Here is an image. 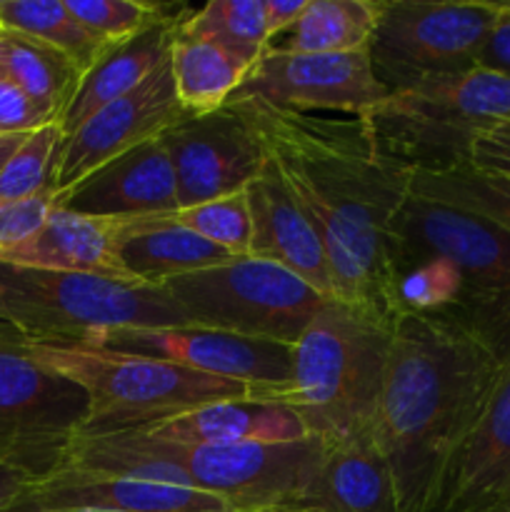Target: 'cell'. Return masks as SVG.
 <instances>
[{
  "label": "cell",
  "mask_w": 510,
  "mask_h": 512,
  "mask_svg": "<svg viewBox=\"0 0 510 512\" xmlns=\"http://www.w3.org/2000/svg\"><path fill=\"white\" fill-rule=\"evenodd\" d=\"M178 30L213 40L253 65L270 45L265 0H210L200 10L180 15Z\"/></svg>",
  "instance_id": "cell-30"
},
{
  "label": "cell",
  "mask_w": 510,
  "mask_h": 512,
  "mask_svg": "<svg viewBox=\"0 0 510 512\" xmlns=\"http://www.w3.org/2000/svg\"><path fill=\"white\" fill-rule=\"evenodd\" d=\"M85 348L148 355L215 378L235 380L250 388L248 400H260L263 395L283 388L293 373V345L243 338L198 325L110 330Z\"/></svg>",
  "instance_id": "cell-12"
},
{
  "label": "cell",
  "mask_w": 510,
  "mask_h": 512,
  "mask_svg": "<svg viewBox=\"0 0 510 512\" xmlns=\"http://www.w3.org/2000/svg\"><path fill=\"white\" fill-rule=\"evenodd\" d=\"M505 355L463 315L398 318L370 435L400 512H440L455 455L483 415Z\"/></svg>",
  "instance_id": "cell-2"
},
{
  "label": "cell",
  "mask_w": 510,
  "mask_h": 512,
  "mask_svg": "<svg viewBox=\"0 0 510 512\" xmlns=\"http://www.w3.org/2000/svg\"><path fill=\"white\" fill-rule=\"evenodd\" d=\"M0 323L33 343L93 345L110 330L183 328L190 320L158 285L0 263Z\"/></svg>",
  "instance_id": "cell-6"
},
{
  "label": "cell",
  "mask_w": 510,
  "mask_h": 512,
  "mask_svg": "<svg viewBox=\"0 0 510 512\" xmlns=\"http://www.w3.org/2000/svg\"><path fill=\"white\" fill-rule=\"evenodd\" d=\"M0 70L55 120L63 118L65 108L83 80V70L68 55L28 35L3 28H0Z\"/></svg>",
  "instance_id": "cell-27"
},
{
  "label": "cell",
  "mask_w": 510,
  "mask_h": 512,
  "mask_svg": "<svg viewBox=\"0 0 510 512\" xmlns=\"http://www.w3.org/2000/svg\"><path fill=\"white\" fill-rule=\"evenodd\" d=\"M475 65L495 70V73L510 75V3H505L503 15L498 18L488 40H485Z\"/></svg>",
  "instance_id": "cell-37"
},
{
  "label": "cell",
  "mask_w": 510,
  "mask_h": 512,
  "mask_svg": "<svg viewBox=\"0 0 510 512\" xmlns=\"http://www.w3.org/2000/svg\"><path fill=\"white\" fill-rule=\"evenodd\" d=\"M55 208H58V195L53 188L43 190L33 198L0 203V255L33 238Z\"/></svg>",
  "instance_id": "cell-34"
},
{
  "label": "cell",
  "mask_w": 510,
  "mask_h": 512,
  "mask_svg": "<svg viewBox=\"0 0 510 512\" xmlns=\"http://www.w3.org/2000/svg\"><path fill=\"white\" fill-rule=\"evenodd\" d=\"M160 288L190 325L295 345L328 298L273 260L240 255L168 280Z\"/></svg>",
  "instance_id": "cell-7"
},
{
  "label": "cell",
  "mask_w": 510,
  "mask_h": 512,
  "mask_svg": "<svg viewBox=\"0 0 510 512\" xmlns=\"http://www.w3.org/2000/svg\"><path fill=\"white\" fill-rule=\"evenodd\" d=\"M170 223L200 235L208 243L228 250L230 255H250V240H253V223H250L248 195L233 193L225 198L208 200V203L178 208L168 213Z\"/></svg>",
  "instance_id": "cell-32"
},
{
  "label": "cell",
  "mask_w": 510,
  "mask_h": 512,
  "mask_svg": "<svg viewBox=\"0 0 510 512\" xmlns=\"http://www.w3.org/2000/svg\"><path fill=\"white\" fill-rule=\"evenodd\" d=\"M0 28L60 50L83 75L108 50L75 20L65 0H0Z\"/></svg>",
  "instance_id": "cell-29"
},
{
  "label": "cell",
  "mask_w": 510,
  "mask_h": 512,
  "mask_svg": "<svg viewBox=\"0 0 510 512\" xmlns=\"http://www.w3.org/2000/svg\"><path fill=\"white\" fill-rule=\"evenodd\" d=\"M178 20L180 15H160L138 35L110 45L95 60L93 68L80 80L63 118L58 120L63 138L73 133L78 125H83L90 115L98 113L100 108L138 88L148 75H153L170 58Z\"/></svg>",
  "instance_id": "cell-22"
},
{
  "label": "cell",
  "mask_w": 510,
  "mask_h": 512,
  "mask_svg": "<svg viewBox=\"0 0 510 512\" xmlns=\"http://www.w3.org/2000/svg\"><path fill=\"white\" fill-rule=\"evenodd\" d=\"M63 512H108V510H63Z\"/></svg>",
  "instance_id": "cell-42"
},
{
  "label": "cell",
  "mask_w": 510,
  "mask_h": 512,
  "mask_svg": "<svg viewBox=\"0 0 510 512\" xmlns=\"http://www.w3.org/2000/svg\"><path fill=\"white\" fill-rule=\"evenodd\" d=\"M185 115L190 113H185L175 93L173 68L168 58L138 88L100 108L73 133L65 135L55 160V195L68 193L90 173L138 148L145 140L160 138Z\"/></svg>",
  "instance_id": "cell-15"
},
{
  "label": "cell",
  "mask_w": 510,
  "mask_h": 512,
  "mask_svg": "<svg viewBox=\"0 0 510 512\" xmlns=\"http://www.w3.org/2000/svg\"><path fill=\"white\" fill-rule=\"evenodd\" d=\"M415 258L445 260L463 283L455 315L483 330L490 343L510 353V233L490 220L410 195L398 220L400 263Z\"/></svg>",
  "instance_id": "cell-8"
},
{
  "label": "cell",
  "mask_w": 510,
  "mask_h": 512,
  "mask_svg": "<svg viewBox=\"0 0 510 512\" xmlns=\"http://www.w3.org/2000/svg\"><path fill=\"white\" fill-rule=\"evenodd\" d=\"M48 123H58L45 108L30 100L8 75L0 70V138L28 135Z\"/></svg>",
  "instance_id": "cell-35"
},
{
  "label": "cell",
  "mask_w": 510,
  "mask_h": 512,
  "mask_svg": "<svg viewBox=\"0 0 510 512\" xmlns=\"http://www.w3.org/2000/svg\"><path fill=\"white\" fill-rule=\"evenodd\" d=\"M278 512H400L393 475L370 430L325 445L303 493Z\"/></svg>",
  "instance_id": "cell-20"
},
{
  "label": "cell",
  "mask_w": 510,
  "mask_h": 512,
  "mask_svg": "<svg viewBox=\"0 0 510 512\" xmlns=\"http://www.w3.org/2000/svg\"><path fill=\"white\" fill-rule=\"evenodd\" d=\"M28 350L40 365L83 390L88 415L78 435L90 438L145 430L205 405L250 398L248 385L148 355L33 340Z\"/></svg>",
  "instance_id": "cell-4"
},
{
  "label": "cell",
  "mask_w": 510,
  "mask_h": 512,
  "mask_svg": "<svg viewBox=\"0 0 510 512\" xmlns=\"http://www.w3.org/2000/svg\"><path fill=\"white\" fill-rule=\"evenodd\" d=\"M305 5H308V0H265V20H268L270 40L293 28L295 20L303 15Z\"/></svg>",
  "instance_id": "cell-38"
},
{
  "label": "cell",
  "mask_w": 510,
  "mask_h": 512,
  "mask_svg": "<svg viewBox=\"0 0 510 512\" xmlns=\"http://www.w3.org/2000/svg\"><path fill=\"white\" fill-rule=\"evenodd\" d=\"M170 68H173L175 93L185 113L203 115L230 103V98L248 78L253 63L213 40L175 30Z\"/></svg>",
  "instance_id": "cell-25"
},
{
  "label": "cell",
  "mask_w": 510,
  "mask_h": 512,
  "mask_svg": "<svg viewBox=\"0 0 510 512\" xmlns=\"http://www.w3.org/2000/svg\"><path fill=\"white\" fill-rule=\"evenodd\" d=\"M470 165L485 173L510 175V120L478 135L470 153Z\"/></svg>",
  "instance_id": "cell-36"
},
{
  "label": "cell",
  "mask_w": 510,
  "mask_h": 512,
  "mask_svg": "<svg viewBox=\"0 0 510 512\" xmlns=\"http://www.w3.org/2000/svg\"><path fill=\"white\" fill-rule=\"evenodd\" d=\"M58 208L125 220L178 210L175 170L163 140H145L105 163L68 193L58 195Z\"/></svg>",
  "instance_id": "cell-17"
},
{
  "label": "cell",
  "mask_w": 510,
  "mask_h": 512,
  "mask_svg": "<svg viewBox=\"0 0 510 512\" xmlns=\"http://www.w3.org/2000/svg\"><path fill=\"white\" fill-rule=\"evenodd\" d=\"M398 168L445 173L470 163L480 133L510 120V75L473 65L388 93L360 118Z\"/></svg>",
  "instance_id": "cell-5"
},
{
  "label": "cell",
  "mask_w": 510,
  "mask_h": 512,
  "mask_svg": "<svg viewBox=\"0 0 510 512\" xmlns=\"http://www.w3.org/2000/svg\"><path fill=\"white\" fill-rule=\"evenodd\" d=\"M60 145H63V130L58 123H48L25 135L23 143L0 170V203L33 198L53 188Z\"/></svg>",
  "instance_id": "cell-31"
},
{
  "label": "cell",
  "mask_w": 510,
  "mask_h": 512,
  "mask_svg": "<svg viewBox=\"0 0 510 512\" xmlns=\"http://www.w3.org/2000/svg\"><path fill=\"white\" fill-rule=\"evenodd\" d=\"M138 433V430H133ZM160 458L178 465L190 485L218 495L233 512H270L293 503L318 470L323 440L245 445H178L138 433Z\"/></svg>",
  "instance_id": "cell-11"
},
{
  "label": "cell",
  "mask_w": 510,
  "mask_h": 512,
  "mask_svg": "<svg viewBox=\"0 0 510 512\" xmlns=\"http://www.w3.org/2000/svg\"><path fill=\"white\" fill-rule=\"evenodd\" d=\"M510 503V353L483 415L455 455L440 512H493Z\"/></svg>",
  "instance_id": "cell-19"
},
{
  "label": "cell",
  "mask_w": 510,
  "mask_h": 512,
  "mask_svg": "<svg viewBox=\"0 0 510 512\" xmlns=\"http://www.w3.org/2000/svg\"><path fill=\"white\" fill-rule=\"evenodd\" d=\"M505 3L490 0H378L368 55L388 93L478 63Z\"/></svg>",
  "instance_id": "cell-9"
},
{
  "label": "cell",
  "mask_w": 510,
  "mask_h": 512,
  "mask_svg": "<svg viewBox=\"0 0 510 512\" xmlns=\"http://www.w3.org/2000/svg\"><path fill=\"white\" fill-rule=\"evenodd\" d=\"M88 415L75 383L30 355L28 338L0 323V463L33 480L63 468L70 443Z\"/></svg>",
  "instance_id": "cell-10"
},
{
  "label": "cell",
  "mask_w": 510,
  "mask_h": 512,
  "mask_svg": "<svg viewBox=\"0 0 510 512\" xmlns=\"http://www.w3.org/2000/svg\"><path fill=\"white\" fill-rule=\"evenodd\" d=\"M80 25L103 45L123 43L163 15L160 5L143 0H65Z\"/></svg>",
  "instance_id": "cell-33"
},
{
  "label": "cell",
  "mask_w": 510,
  "mask_h": 512,
  "mask_svg": "<svg viewBox=\"0 0 510 512\" xmlns=\"http://www.w3.org/2000/svg\"><path fill=\"white\" fill-rule=\"evenodd\" d=\"M138 433L165 443L218 445V448L245 443H295L308 438L293 410L283 405L258 403V400L205 405Z\"/></svg>",
  "instance_id": "cell-23"
},
{
  "label": "cell",
  "mask_w": 510,
  "mask_h": 512,
  "mask_svg": "<svg viewBox=\"0 0 510 512\" xmlns=\"http://www.w3.org/2000/svg\"><path fill=\"white\" fill-rule=\"evenodd\" d=\"M23 140L25 135H3V138H0V170H3V165L8 163V158L15 153V148H18Z\"/></svg>",
  "instance_id": "cell-40"
},
{
  "label": "cell",
  "mask_w": 510,
  "mask_h": 512,
  "mask_svg": "<svg viewBox=\"0 0 510 512\" xmlns=\"http://www.w3.org/2000/svg\"><path fill=\"white\" fill-rule=\"evenodd\" d=\"M253 223L250 255L283 265L290 273L318 290L323 298H335L325 248L290 190L285 188L278 168L268 158L258 178L245 188Z\"/></svg>",
  "instance_id": "cell-18"
},
{
  "label": "cell",
  "mask_w": 510,
  "mask_h": 512,
  "mask_svg": "<svg viewBox=\"0 0 510 512\" xmlns=\"http://www.w3.org/2000/svg\"><path fill=\"white\" fill-rule=\"evenodd\" d=\"M393 328L328 298L293 345L288 385L258 403L283 405L308 438L340 443L373 428L388 370Z\"/></svg>",
  "instance_id": "cell-3"
},
{
  "label": "cell",
  "mask_w": 510,
  "mask_h": 512,
  "mask_svg": "<svg viewBox=\"0 0 510 512\" xmlns=\"http://www.w3.org/2000/svg\"><path fill=\"white\" fill-rule=\"evenodd\" d=\"M493 512H510V503L500 505V508H498V510H493Z\"/></svg>",
  "instance_id": "cell-41"
},
{
  "label": "cell",
  "mask_w": 510,
  "mask_h": 512,
  "mask_svg": "<svg viewBox=\"0 0 510 512\" xmlns=\"http://www.w3.org/2000/svg\"><path fill=\"white\" fill-rule=\"evenodd\" d=\"M285 188L325 248L335 298L395 328L398 220L410 173L390 163L360 118L295 113L260 98L238 100Z\"/></svg>",
  "instance_id": "cell-1"
},
{
  "label": "cell",
  "mask_w": 510,
  "mask_h": 512,
  "mask_svg": "<svg viewBox=\"0 0 510 512\" xmlns=\"http://www.w3.org/2000/svg\"><path fill=\"white\" fill-rule=\"evenodd\" d=\"M123 228L125 218H98V215L73 213L68 208H55L43 228L23 245L0 255V263L60 270V273L103 275V278L135 283L118 258Z\"/></svg>",
  "instance_id": "cell-21"
},
{
  "label": "cell",
  "mask_w": 510,
  "mask_h": 512,
  "mask_svg": "<svg viewBox=\"0 0 510 512\" xmlns=\"http://www.w3.org/2000/svg\"><path fill=\"white\" fill-rule=\"evenodd\" d=\"M233 512L218 495L93 470L60 468L30 480L8 512Z\"/></svg>",
  "instance_id": "cell-16"
},
{
  "label": "cell",
  "mask_w": 510,
  "mask_h": 512,
  "mask_svg": "<svg viewBox=\"0 0 510 512\" xmlns=\"http://www.w3.org/2000/svg\"><path fill=\"white\" fill-rule=\"evenodd\" d=\"M410 195L478 215L510 233V175L485 173L470 163L445 173H413Z\"/></svg>",
  "instance_id": "cell-28"
},
{
  "label": "cell",
  "mask_w": 510,
  "mask_h": 512,
  "mask_svg": "<svg viewBox=\"0 0 510 512\" xmlns=\"http://www.w3.org/2000/svg\"><path fill=\"white\" fill-rule=\"evenodd\" d=\"M125 273L140 285H163L180 275L213 268L235 258L228 250L170 223L168 213L125 220L118 243Z\"/></svg>",
  "instance_id": "cell-24"
},
{
  "label": "cell",
  "mask_w": 510,
  "mask_h": 512,
  "mask_svg": "<svg viewBox=\"0 0 510 512\" xmlns=\"http://www.w3.org/2000/svg\"><path fill=\"white\" fill-rule=\"evenodd\" d=\"M30 475L18 470L15 465L0 463V512H8L13 508L15 500L20 498L25 488L30 485Z\"/></svg>",
  "instance_id": "cell-39"
},
{
  "label": "cell",
  "mask_w": 510,
  "mask_h": 512,
  "mask_svg": "<svg viewBox=\"0 0 510 512\" xmlns=\"http://www.w3.org/2000/svg\"><path fill=\"white\" fill-rule=\"evenodd\" d=\"M385 95L388 90L375 80L368 50L300 55L268 48L230 103L260 98L295 113L363 118Z\"/></svg>",
  "instance_id": "cell-14"
},
{
  "label": "cell",
  "mask_w": 510,
  "mask_h": 512,
  "mask_svg": "<svg viewBox=\"0 0 510 512\" xmlns=\"http://www.w3.org/2000/svg\"><path fill=\"white\" fill-rule=\"evenodd\" d=\"M378 20V0H308L293 28L270 40L283 53L320 55L368 50Z\"/></svg>",
  "instance_id": "cell-26"
},
{
  "label": "cell",
  "mask_w": 510,
  "mask_h": 512,
  "mask_svg": "<svg viewBox=\"0 0 510 512\" xmlns=\"http://www.w3.org/2000/svg\"><path fill=\"white\" fill-rule=\"evenodd\" d=\"M270 512H278V510H270Z\"/></svg>",
  "instance_id": "cell-43"
},
{
  "label": "cell",
  "mask_w": 510,
  "mask_h": 512,
  "mask_svg": "<svg viewBox=\"0 0 510 512\" xmlns=\"http://www.w3.org/2000/svg\"><path fill=\"white\" fill-rule=\"evenodd\" d=\"M178 185V208L243 193L268 163L263 140L238 103L185 115L160 135Z\"/></svg>",
  "instance_id": "cell-13"
}]
</instances>
